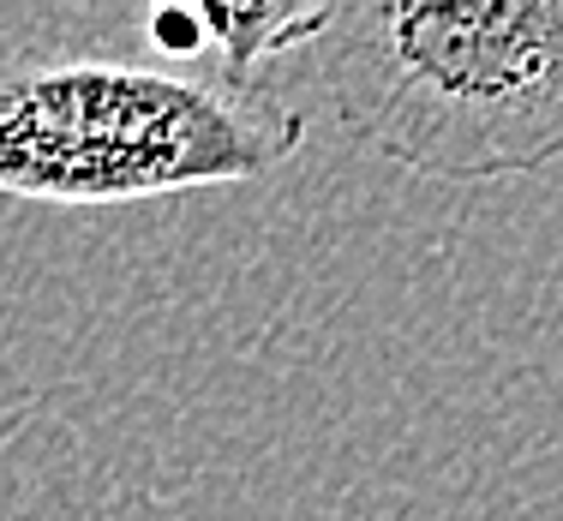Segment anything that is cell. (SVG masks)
<instances>
[{"label":"cell","instance_id":"obj_1","mask_svg":"<svg viewBox=\"0 0 563 521\" xmlns=\"http://www.w3.org/2000/svg\"><path fill=\"white\" fill-rule=\"evenodd\" d=\"M306 114L205 48L192 7H0V192L139 204L288 168Z\"/></svg>","mask_w":563,"mask_h":521},{"label":"cell","instance_id":"obj_2","mask_svg":"<svg viewBox=\"0 0 563 521\" xmlns=\"http://www.w3.org/2000/svg\"><path fill=\"white\" fill-rule=\"evenodd\" d=\"M306 55L330 120L420 180H528L563 156V0H330Z\"/></svg>","mask_w":563,"mask_h":521},{"label":"cell","instance_id":"obj_3","mask_svg":"<svg viewBox=\"0 0 563 521\" xmlns=\"http://www.w3.org/2000/svg\"><path fill=\"white\" fill-rule=\"evenodd\" d=\"M192 12L205 48L234 78H258L271 55L306 48L324 24V7H282V0H264V7H192Z\"/></svg>","mask_w":563,"mask_h":521}]
</instances>
